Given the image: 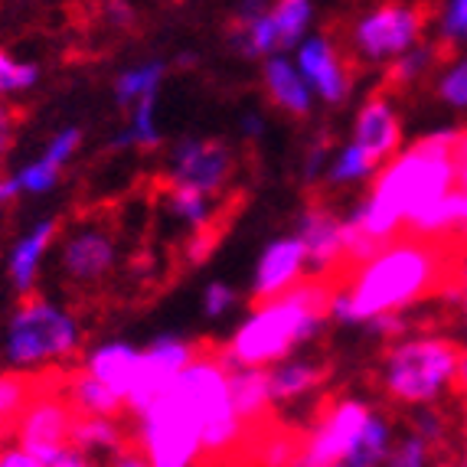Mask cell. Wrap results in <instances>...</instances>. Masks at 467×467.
I'll use <instances>...</instances> for the list:
<instances>
[{
    "label": "cell",
    "mask_w": 467,
    "mask_h": 467,
    "mask_svg": "<svg viewBox=\"0 0 467 467\" xmlns=\"http://www.w3.org/2000/svg\"><path fill=\"white\" fill-rule=\"evenodd\" d=\"M56 235H59L56 219H43V223H36V226L14 245V252H10V258H7V275L20 295H30L33 291L39 265H43V258H47Z\"/></svg>",
    "instance_id": "obj_20"
},
{
    "label": "cell",
    "mask_w": 467,
    "mask_h": 467,
    "mask_svg": "<svg viewBox=\"0 0 467 467\" xmlns=\"http://www.w3.org/2000/svg\"><path fill=\"white\" fill-rule=\"evenodd\" d=\"M458 343L448 337H405L382 359V392L399 405H435L458 379Z\"/></svg>",
    "instance_id": "obj_3"
},
{
    "label": "cell",
    "mask_w": 467,
    "mask_h": 467,
    "mask_svg": "<svg viewBox=\"0 0 467 467\" xmlns=\"http://www.w3.org/2000/svg\"><path fill=\"white\" fill-rule=\"evenodd\" d=\"M78 144H82V131H78V128H66V131H59L53 140H49L43 157H47L49 164H56L59 171H63V167L72 161V154L78 150Z\"/></svg>",
    "instance_id": "obj_36"
},
{
    "label": "cell",
    "mask_w": 467,
    "mask_h": 467,
    "mask_svg": "<svg viewBox=\"0 0 467 467\" xmlns=\"http://www.w3.org/2000/svg\"><path fill=\"white\" fill-rule=\"evenodd\" d=\"M297 239L304 245V265L314 278L334 281V275L347 272V245H343V216L327 206L314 202L297 219Z\"/></svg>",
    "instance_id": "obj_11"
},
{
    "label": "cell",
    "mask_w": 467,
    "mask_h": 467,
    "mask_svg": "<svg viewBox=\"0 0 467 467\" xmlns=\"http://www.w3.org/2000/svg\"><path fill=\"white\" fill-rule=\"evenodd\" d=\"M196 350H200V347H193L190 340L173 337V334L157 337L148 350H140V367H138V376H134L131 392H128V409L140 412L148 402H154V399L177 379L180 369L196 357Z\"/></svg>",
    "instance_id": "obj_12"
},
{
    "label": "cell",
    "mask_w": 467,
    "mask_h": 467,
    "mask_svg": "<svg viewBox=\"0 0 467 467\" xmlns=\"http://www.w3.org/2000/svg\"><path fill=\"white\" fill-rule=\"evenodd\" d=\"M16 193H20V183H16V177L0 180V206H4L7 200H14Z\"/></svg>",
    "instance_id": "obj_46"
},
{
    "label": "cell",
    "mask_w": 467,
    "mask_h": 467,
    "mask_svg": "<svg viewBox=\"0 0 467 467\" xmlns=\"http://www.w3.org/2000/svg\"><path fill=\"white\" fill-rule=\"evenodd\" d=\"M458 190L467 202V134H458ZM464 235H467V216H464Z\"/></svg>",
    "instance_id": "obj_41"
},
{
    "label": "cell",
    "mask_w": 467,
    "mask_h": 467,
    "mask_svg": "<svg viewBox=\"0 0 467 467\" xmlns=\"http://www.w3.org/2000/svg\"><path fill=\"white\" fill-rule=\"evenodd\" d=\"M16 183H20V193H49V190L59 183V167L49 164L47 157L39 154L33 164H26L24 171L16 173Z\"/></svg>",
    "instance_id": "obj_34"
},
{
    "label": "cell",
    "mask_w": 467,
    "mask_h": 467,
    "mask_svg": "<svg viewBox=\"0 0 467 467\" xmlns=\"http://www.w3.org/2000/svg\"><path fill=\"white\" fill-rule=\"evenodd\" d=\"M138 367H140V350L131 347L125 340H111V343H101L88 353L86 359V373H92L95 379H101L109 389H115L118 396L125 399L128 405V392L134 386V376H138Z\"/></svg>",
    "instance_id": "obj_18"
},
{
    "label": "cell",
    "mask_w": 467,
    "mask_h": 467,
    "mask_svg": "<svg viewBox=\"0 0 467 467\" xmlns=\"http://www.w3.org/2000/svg\"><path fill=\"white\" fill-rule=\"evenodd\" d=\"M327 369L314 363V359H278L268 367V386H272V399L275 402H297V399L311 396L324 382Z\"/></svg>",
    "instance_id": "obj_21"
},
{
    "label": "cell",
    "mask_w": 467,
    "mask_h": 467,
    "mask_svg": "<svg viewBox=\"0 0 467 467\" xmlns=\"http://www.w3.org/2000/svg\"><path fill=\"white\" fill-rule=\"evenodd\" d=\"M66 399L76 409V415H121L128 409L125 399L118 396L115 389H109L101 379H95L92 373H76L66 382Z\"/></svg>",
    "instance_id": "obj_22"
},
{
    "label": "cell",
    "mask_w": 467,
    "mask_h": 467,
    "mask_svg": "<svg viewBox=\"0 0 467 467\" xmlns=\"http://www.w3.org/2000/svg\"><path fill=\"white\" fill-rule=\"evenodd\" d=\"M167 206L193 233L196 229H210V223L216 219V206H213L210 193H202L196 187H183V183H173V180L171 187H167Z\"/></svg>",
    "instance_id": "obj_24"
},
{
    "label": "cell",
    "mask_w": 467,
    "mask_h": 467,
    "mask_svg": "<svg viewBox=\"0 0 467 467\" xmlns=\"http://www.w3.org/2000/svg\"><path fill=\"white\" fill-rule=\"evenodd\" d=\"M265 88L268 99L288 115H307L311 111L314 88L307 86V78L301 76L295 59H288L285 53L265 56Z\"/></svg>",
    "instance_id": "obj_19"
},
{
    "label": "cell",
    "mask_w": 467,
    "mask_h": 467,
    "mask_svg": "<svg viewBox=\"0 0 467 467\" xmlns=\"http://www.w3.org/2000/svg\"><path fill=\"white\" fill-rule=\"evenodd\" d=\"M438 95L451 109H467V53H461L448 69L438 76Z\"/></svg>",
    "instance_id": "obj_32"
},
{
    "label": "cell",
    "mask_w": 467,
    "mask_h": 467,
    "mask_svg": "<svg viewBox=\"0 0 467 467\" xmlns=\"http://www.w3.org/2000/svg\"><path fill=\"white\" fill-rule=\"evenodd\" d=\"M82 343V327L69 311L43 297H26L7 327V359L16 369L63 363Z\"/></svg>",
    "instance_id": "obj_6"
},
{
    "label": "cell",
    "mask_w": 467,
    "mask_h": 467,
    "mask_svg": "<svg viewBox=\"0 0 467 467\" xmlns=\"http://www.w3.org/2000/svg\"><path fill=\"white\" fill-rule=\"evenodd\" d=\"M272 7V0H239V20H252V16L265 14Z\"/></svg>",
    "instance_id": "obj_43"
},
{
    "label": "cell",
    "mask_w": 467,
    "mask_h": 467,
    "mask_svg": "<svg viewBox=\"0 0 467 467\" xmlns=\"http://www.w3.org/2000/svg\"><path fill=\"white\" fill-rule=\"evenodd\" d=\"M177 382L193 399L196 412L202 419V458L219 461L226 454L242 451L245 444V425L233 405L229 392V367L219 353L196 350V357L180 369Z\"/></svg>",
    "instance_id": "obj_5"
},
{
    "label": "cell",
    "mask_w": 467,
    "mask_h": 467,
    "mask_svg": "<svg viewBox=\"0 0 467 467\" xmlns=\"http://www.w3.org/2000/svg\"><path fill=\"white\" fill-rule=\"evenodd\" d=\"M161 82H164V63H140V66H134V69L121 72L115 82L118 105L131 109L134 101L144 99V95L161 92Z\"/></svg>",
    "instance_id": "obj_28"
},
{
    "label": "cell",
    "mask_w": 467,
    "mask_h": 467,
    "mask_svg": "<svg viewBox=\"0 0 467 467\" xmlns=\"http://www.w3.org/2000/svg\"><path fill=\"white\" fill-rule=\"evenodd\" d=\"M369 415H373V409H369L367 402H359V399H337L334 405H327V409L320 412L311 435L301 438L295 464H304V467L343 464L347 467L353 451H357L359 438L367 431Z\"/></svg>",
    "instance_id": "obj_8"
},
{
    "label": "cell",
    "mask_w": 467,
    "mask_h": 467,
    "mask_svg": "<svg viewBox=\"0 0 467 467\" xmlns=\"http://www.w3.org/2000/svg\"><path fill=\"white\" fill-rule=\"evenodd\" d=\"M138 415L140 425L134 444L144 454V464L190 467L202 461V419L177 379Z\"/></svg>",
    "instance_id": "obj_4"
},
{
    "label": "cell",
    "mask_w": 467,
    "mask_h": 467,
    "mask_svg": "<svg viewBox=\"0 0 467 467\" xmlns=\"http://www.w3.org/2000/svg\"><path fill=\"white\" fill-rule=\"evenodd\" d=\"M425 33V10L402 0H386L353 26V47L367 63H392L405 49H412Z\"/></svg>",
    "instance_id": "obj_9"
},
{
    "label": "cell",
    "mask_w": 467,
    "mask_h": 467,
    "mask_svg": "<svg viewBox=\"0 0 467 467\" xmlns=\"http://www.w3.org/2000/svg\"><path fill=\"white\" fill-rule=\"evenodd\" d=\"M14 131H16V118H14V109H10L7 101L0 99V161L7 157L10 144H14Z\"/></svg>",
    "instance_id": "obj_39"
},
{
    "label": "cell",
    "mask_w": 467,
    "mask_h": 467,
    "mask_svg": "<svg viewBox=\"0 0 467 467\" xmlns=\"http://www.w3.org/2000/svg\"><path fill=\"white\" fill-rule=\"evenodd\" d=\"M353 140L363 144L379 164H386L389 157L399 154V148H402V125H399V115L389 99L376 95V99H369L359 109L357 125H353Z\"/></svg>",
    "instance_id": "obj_16"
},
{
    "label": "cell",
    "mask_w": 467,
    "mask_h": 467,
    "mask_svg": "<svg viewBox=\"0 0 467 467\" xmlns=\"http://www.w3.org/2000/svg\"><path fill=\"white\" fill-rule=\"evenodd\" d=\"M419 409H421V412L415 415L412 431H419V435L425 438L431 448H441V444H444V415L435 412L431 405H419Z\"/></svg>",
    "instance_id": "obj_37"
},
{
    "label": "cell",
    "mask_w": 467,
    "mask_h": 467,
    "mask_svg": "<svg viewBox=\"0 0 467 467\" xmlns=\"http://www.w3.org/2000/svg\"><path fill=\"white\" fill-rule=\"evenodd\" d=\"M295 63L317 99H324L327 105L347 101V95H350V72H347L343 56L337 53V47L327 36H317V33L304 36L295 47Z\"/></svg>",
    "instance_id": "obj_14"
},
{
    "label": "cell",
    "mask_w": 467,
    "mask_h": 467,
    "mask_svg": "<svg viewBox=\"0 0 467 467\" xmlns=\"http://www.w3.org/2000/svg\"><path fill=\"white\" fill-rule=\"evenodd\" d=\"M233 150L219 140H183L171 157V180L183 187H196L202 193H219L233 177Z\"/></svg>",
    "instance_id": "obj_13"
},
{
    "label": "cell",
    "mask_w": 467,
    "mask_h": 467,
    "mask_svg": "<svg viewBox=\"0 0 467 467\" xmlns=\"http://www.w3.org/2000/svg\"><path fill=\"white\" fill-rule=\"evenodd\" d=\"M461 396H467V350H461V363H458V379H454Z\"/></svg>",
    "instance_id": "obj_47"
},
{
    "label": "cell",
    "mask_w": 467,
    "mask_h": 467,
    "mask_svg": "<svg viewBox=\"0 0 467 467\" xmlns=\"http://www.w3.org/2000/svg\"><path fill=\"white\" fill-rule=\"evenodd\" d=\"M36 78H39L36 66L24 63V59H16V56L0 49V95L26 92V88L36 86Z\"/></svg>",
    "instance_id": "obj_31"
},
{
    "label": "cell",
    "mask_w": 467,
    "mask_h": 467,
    "mask_svg": "<svg viewBox=\"0 0 467 467\" xmlns=\"http://www.w3.org/2000/svg\"><path fill=\"white\" fill-rule=\"evenodd\" d=\"M76 409L56 392H30L24 409L14 415V441L33 454L36 467H86V451L72 444Z\"/></svg>",
    "instance_id": "obj_7"
},
{
    "label": "cell",
    "mask_w": 467,
    "mask_h": 467,
    "mask_svg": "<svg viewBox=\"0 0 467 467\" xmlns=\"http://www.w3.org/2000/svg\"><path fill=\"white\" fill-rule=\"evenodd\" d=\"M262 131H265V121H262L258 115H249L245 121H242V134H245V138H258Z\"/></svg>",
    "instance_id": "obj_45"
},
{
    "label": "cell",
    "mask_w": 467,
    "mask_h": 467,
    "mask_svg": "<svg viewBox=\"0 0 467 467\" xmlns=\"http://www.w3.org/2000/svg\"><path fill=\"white\" fill-rule=\"evenodd\" d=\"M464 451H467V441H464Z\"/></svg>",
    "instance_id": "obj_48"
},
{
    "label": "cell",
    "mask_w": 467,
    "mask_h": 467,
    "mask_svg": "<svg viewBox=\"0 0 467 467\" xmlns=\"http://www.w3.org/2000/svg\"><path fill=\"white\" fill-rule=\"evenodd\" d=\"M268 14H272L275 33H278V47L285 53V49H295L307 36L314 7L311 0H272Z\"/></svg>",
    "instance_id": "obj_23"
},
{
    "label": "cell",
    "mask_w": 467,
    "mask_h": 467,
    "mask_svg": "<svg viewBox=\"0 0 467 467\" xmlns=\"http://www.w3.org/2000/svg\"><path fill=\"white\" fill-rule=\"evenodd\" d=\"M392 454V429L389 421L382 419L379 412L369 415V425L359 438L357 451H353L350 464L347 467H376V464H389Z\"/></svg>",
    "instance_id": "obj_26"
},
{
    "label": "cell",
    "mask_w": 467,
    "mask_h": 467,
    "mask_svg": "<svg viewBox=\"0 0 467 467\" xmlns=\"http://www.w3.org/2000/svg\"><path fill=\"white\" fill-rule=\"evenodd\" d=\"M448 278H454V268L444 262L441 239L396 235L359 262L347 281H334L330 317L340 324H367L379 314L409 311L421 297L444 291Z\"/></svg>",
    "instance_id": "obj_1"
},
{
    "label": "cell",
    "mask_w": 467,
    "mask_h": 467,
    "mask_svg": "<svg viewBox=\"0 0 467 467\" xmlns=\"http://www.w3.org/2000/svg\"><path fill=\"white\" fill-rule=\"evenodd\" d=\"M438 63V47H431V43H415L412 49H405L402 56H396L389 66V76H386V82H389V88H405V86H415L425 72L431 69V66Z\"/></svg>",
    "instance_id": "obj_27"
},
{
    "label": "cell",
    "mask_w": 467,
    "mask_h": 467,
    "mask_svg": "<svg viewBox=\"0 0 467 467\" xmlns=\"http://www.w3.org/2000/svg\"><path fill=\"white\" fill-rule=\"evenodd\" d=\"M324 164H327V148L317 144V148L307 154V164H304V177H307V183H314V180L324 173Z\"/></svg>",
    "instance_id": "obj_40"
},
{
    "label": "cell",
    "mask_w": 467,
    "mask_h": 467,
    "mask_svg": "<svg viewBox=\"0 0 467 467\" xmlns=\"http://www.w3.org/2000/svg\"><path fill=\"white\" fill-rule=\"evenodd\" d=\"M105 14H109V20L115 26H128L134 20L131 7H128L125 0H109V7H105Z\"/></svg>",
    "instance_id": "obj_42"
},
{
    "label": "cell",
    "mask_w": 467,
    "mask_h": 467,
    "mask_svg": "<svg viewBox=\"0 0 467 467\" xmlns=\"http://www.w3.org/2000/svg\"><path fill=\"white\" fill-rule=\"evenodd\" d=\"M229 392L233 405L245 425V438L262 429V421L272 412V386H268V367H229Z\"/></svg>",
    "instance_id": "obj_17"
},
{
    "label": "cell",
    "mask_w": 467,
    "mask_h": 467,
    "mask_svg": "<svg viewBox=\"0 0 467 467\" xmlns=\"http://www.w3.org/2000/svg\"><path fill=\"white\" fill-rule=\"evenodd\" d=\"M307 265H304V245L297 235H281V239L268 242V249L262 252L255 268V281H252V295L255 301L262 297L285 295L291 285L304 278Z\"/></svg>",
    "instance_id": "obj_15"
},
{
    "label": "cell",
    "mask_w": 467,
    "mask_h": 467,
    "mask_svg": "<svg viewBox=\"0 0 467 467\" xmlns=\"http://www.w3.org/2000/svg\"><path fill=\"white\" fill-rule=\"evenodd\" d=\"M235 307V291L223 281H213L210 288H206V297H202V311L210 314V317H226L229 311Z\"/></svg>",
    "instance_id": "obj_38"
},
{
    "label": "cell",
    "mask_w": 467,
    "mask_h": 467,
    "mask_svg": "<svg viewBox=\"0 0 467 467\" xmlns=\"http://www.w3.org/2000/svg\"><path fill=\"white\" fill-rule=\"evenodd\" d=\"M431 448L425 438L419 435V431H409L405 438H399V441H392V454H389V464L396 467H421L431 461Z\"/></svg>",
    "instance_id": "obj_35"
},
{
    "label": "cell",
    "mask_w": 467,
    "mask_h": 467,
    "mask_svg": "<svg viewBox=\"0 0 467 467\" xmlns=\"http://www.w3.org/2000/svg\"><path fill=\"white\" fill-rule=\"evenodd\" d=\"M438 36H441V47H467V0H448Z\"/></svg>",
    "instance_id": "obj_33"
},
{
    "label": "cell",
    "mask_w": 467,
    "mask_h": 467,
    "mask_svg": "<svg viewBox=\"0 0 467 467\" xmlns=\"http://www.w3.org/2000/svg\"><path fill=\"white\" fill-rule=\"evenodd\" d=\"M454 288H458L461 301H464V314H467V255L454 265Z\"/></svg>",
    "instance_id": "obj_44"
},
{
    "label": "cell",
    "mask_w": 467,
    "mask_h": 467,
    "mask_svg": "<svg viewBox=\"0 0 467 467\" xmlns=\"http://www.w3.org/2000/svg\"><path fill=\"white\" fill-rule=\"evenodd\" d=\"M233 43L239 47V53L249 56V59H265V56H272V53H281L278 33H275L272 14H268V10L252 16V20H235Z\"/></svg>",
    "instance_id": "obj_25"
},
{
    "label": "cell",
    "mask_w": 467,
    "mask_h": 467,
    "mask_svg": "<svg viewBox=\"0 0 467 467\" xmlns=\"http://www.w3.org/2000/svg\"><path fill=\"white\" fill-rule=\"evenodd\" d=\"M330 291L334 281L301 278L285 295L262 297L219 357L226 367H272L291 357L301 343L314 340L330 317Z\"/></svg>",
    "instance_id": "obj_2"
},
{
    "label": "cell",
    "mask_w": 467,
    "mask_h": 467,
    "mask_svg": "<svg viewBox=\"0 0 467 467\" xmlns=\"http://www.w3.org/2000/svg\"><path fill=\"white\" fill-rule=\"evenodd\" d=\"M118 262V239L101 219H86L63 235L59 268L76 285H99Z\"/></svg>",
    "instance_id": "obj_10"
},
{
    "label": "cell",
    "mask_w": 467,
    "mask_h": 467,
    "mask_svg": "<svg viewBox=\"0 0 467 467\" xmlns=\"http://www.w3.org/2000/svg\"><path fill=\"white\" fill-rule=\"evenodd\" d=\"M376 171H379V161H376L363 144L350 140V144L340 148V154L330 161V183H359V180L373 177Z\"/></svg>",
    "instance_id": "obj_29"
},
{
    "label": "cell",
    "mask_w": 467,
    "mask_h": 467,
    "mask_svg": "<svg viewBox=\"0 0 467 467\" xmlns=\"http://www.w3.org/2000/svg\"><path fill=\"white\" fill-rule=\"evenodd\" d=\"M131 121H128V134L138 148H157L161 144V128H157V92L144 95L131 105Z\"/></svg>",
    "instance_id": "obj_30"
}]
</instances>
